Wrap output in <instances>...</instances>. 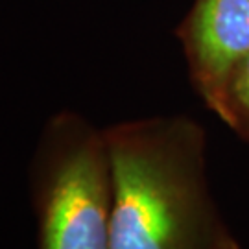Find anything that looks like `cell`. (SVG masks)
<instances>
[{
    "instance_id": "cell-4",
    "label": "cell",
    "mask_w": 249,
    "mask_h": 249,
    "mask_svg": "<svg viewBox=\"0 0 249 249\" xmlns=\"http://www.w3.org/2000/svg\"><path fill=\"white\" fill-rule=\"evenodd\" d=\"M211 111L249 144V55L232 71Z\"/></svg>"
},
{
    "instance_id": "cell-2",
    "label": "cell",
    "mask_w": 249,
    "mask_h": 249,
    "mask_svg": "<svg viewBox=\"0 0 249 249\" xmlns=\"http://www.w3.org/2000/svg\"><path fill=\"white\" fill-rule=\"evenodd\" d=\"M37 249H109L113 181L106 131L61 111L32 160Z\"/></svg>"
},
{
    "instance_id": "cell-3",
    "label": "cell",
    "mask_w": 249,
    "mask_h": 249,
    "mask_svg": "<svg viewBox=\"0 0 249 249\" xmlns=\"http://www.w3.org/2000/svg\"><path fill=\"white\" fill-rule=\"evenodd\" d=\"M176 36L190 81L211 109L232 71L249 55V0H194Z\"/></svg>"
},
{
    "instance_id": "cell-1",
    "label": "cell",
    "mask_w": 249,
    "mask_h": 249,
    "mask_svg": "<svg viewBox=\"0 0 249 249\" xmlns=\"http://www.w3.org/2000/svg\"><path fill=\"white\" fill-rule=\"evenodd\" d=\"M106 131L113 203L109 249H242L207 176V133L185 115Z\"/></svg>"
}]
</instances>
